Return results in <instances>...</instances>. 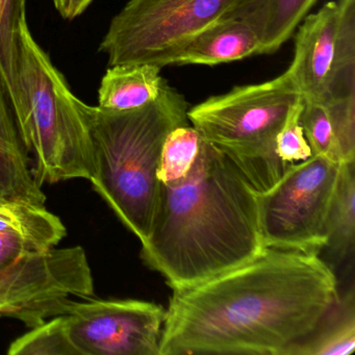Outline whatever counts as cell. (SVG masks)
<instances>
[{"mask_svg": "<svg viewBox=\"0 0 355 355\" xmlns=\"http://www.w3.org/2000/svg\"><path fill=\"white\" fill-rule=\"evenodd\" d=\"M259 38L248 24L220 18L193 37L171 66H215L259 55Z\"/></svg>", "mask_w": 355, "mask_h": 355, "instance_id": "7c38bea8", "label": "cell"}, {"mask_svg": "<svg viewBox=\"0 0 355 355\" xmlns=\"http://www.w3.org/2000/svg\"><path fill=\"white\" fill-rule=\"evenodd\" d=\"M329 251L338 261H344L354 249L355 239V162L340 164L336 192L326 221Z\"/></svg>", "mask_w": 355, "mask_h": 355, "instance_id": "2e32d148", "label": "cell"}, {"mask_svg": "<svg viewBox=\"0 0 355 355\" xmlns=\"http://www.w3.org/2000/svg\"><path fill=\"white\" fill-rule=\"evenodd\" d=\"M340 163L311 155L291 164L282 178L257 193L259 230L265 248L320 254L327 243L326 221Z\"/></svg>", "mask_w": 355, "mask_h": 355, "instance_id": "52a82bcc", "label": "cell"}, {"mask_svg": "<svg viewBox=\"0 0 355 355\" xmlns=\"http://www.w3.org/2000/svg\"><path fill=\"white\" fill-rule=\"evenodd\" d=\"M92 145L93 189L120 221L144 244L150 234L166 138L189 124V105L166 82L153 103L123 112L105 111L78 99Z\"/></svg>", "mask_w": 355, "mask_h": 355, "instance_id": "3957f363", "label": "cell"}, {"mask_svg": "<svg viewBox=\"0 0 355 355\" xmlns=\"http://www.w3.org/2000/svg\"><path fill=\"white\" fill-rule=\"evenodd\" d=\"M41 187L22 144L0 140V201L45 205L46 195Z\"/></svg>", "mask_w": 355, "mask_h": 355, "instance_id": "e0dca14e", "label": "cell"}, {"mask_svg": "<svg viewBox=\"0 0 355 355\" xmlns=\"http://www.w3.org/2000/svg\"><path fill=\"white\" fill-rule=\"evenodd\" d=\"M239 0H130L110 22L99 51L109 66H171L199 32L223 17Z\"/></svg>", "mask_w": 355, "mask_h": 355, "instance_id": "8992f818", "label": "cell"}, {"mask_svg": "<svg viewBox=\"0 0 355 355\" xmlns=\"http://www.w3.org/2000/svg\"><path fill=\"white\" fill-rule=\"evenodd\" d=\"M9 355H76L64 323V315L32 328L10 345Z\"/></svg>", "mask_w": 355, "mask_h": 355, "instance_id": "ffe728a7", "label": "cell"}, {"mask_svg": "<svg viewBox=\"0 0 355 355\" xmlns=\"http://www.w3.org/2000/svg\"><path fill=\"white\" fill-rule=\"evenodd\" d=\"M340 299L318 253L266 248L234 269L173 290L161 355H292Z\"/></svg>", "mask_w": 355, "mask_h": 355, "instance_id": "6da1fadb", "label": "cell"}, {"mask_svg": "<svg viewBox=\"0 0 355 355\" xmlns=\"http://www.w3.org/2000/svg\"><path fill=\"white\" fill-rule=\"evenodd\" d=\"M257 192L202 139L190 173L159 184L145 265L173 290L190 288L248 263L265 250Z\"/></svg>", "mask_w": 355, "mask_h": 355, "instance_id": "7a4b0ae2", "label": "cell"}, {"mask_svg": "<svg viewBox=\"0 0 355 355\" xmlns=\"http://www.w3.org/2000/svg\"><path fill=\"white\" fill-rule=\"evenodd\" d=\"M93 295L92 270L80 246L53 248L0 268V318L30 328L65 315L73 297Z\"/></svg>", "mask_w": 355, "mask_h": 355, "instance_id": "ba28073f", "label": "cell"}, {"mask_svg": "<svg viewBox=\"0 0 355 355\" xmlns=\"http://www.w3.org/2000/svg\"><path fill=\"white\" fill-rule=\"evenodd\" d=\"M318 0H239L222 18L248 24L259 38V55H272L295 34Z\"/></svg>", "mask_w": 355, "mask_h": 355, "instance_id": "4fadbf2b", "label": "cell"}, {"mask_svg": "<svg viewBox=\"0 0 355 355\" xmlns=\"http://www.w3.org/2000/svg\"><path fill=\"white\" fill-rule=\"evenodd\" d=\"M11 107L22 146L34 155L33 170L41 186L90 180L92 145L78 98L33 37L26 12L19 22L17 91Z\"/></svg>", "mask_w": 355, "mask_h": 355, "instance_id": "277c9868", "label": "cell"}, {"mask_svg": "<svg viewBox=\"0 0 355 355\" xmlns=\"http://www.w3.org/2000/svg\"><path fill=\"white\" fill-rule=\"evenodd\" d=\"M304 107L301 98L291 110L276 141V151L286 165L304 161L313 155L311 147L303 134L300 124V116Z\"/></svg>", "mask_w": 355, "mask_h": 355, "instance_id": "7402d4cb", "label": "cell"}, {"mask_svg": "<svg viewBox=\"0 0 355 355\" xmlns=\"http://www.w3.org/2000/svg\"><path fill=\"white\" fill-rule=\"evenodd\" d=\"M67 234L45 205L0 201V268L55 248Z\"/></svg>", "mask_w": 355, "mask_h": 355, "instance_id": "8fae6325", "label": "cell"}, {"mask_svg": "<svg viewBox=\"0 0 355 355\" xmlns=\"http://www.w3.org/2000/svg\"><path fill=\"white\" fill-rule=\"evenodd\" d=\"M166 309L134 300L73 301L64 315L76 355H161Z\"/></svg>", "mask_w": 355, "mask_h": 355, "instance_id": "9c48e42d", "label": "cell"}, {"mask_svg": "<svg viewBox=\"0 0 355 355\" xmlns=\"http://www.w3.org/2000/svg\"><path fill=\"white\" fill-rule=\"evenodd\" d=\"M302 98L288 72L257 85L236 87L225 94L189 107L188 120L257 193L270 190L288 165L276 141L292 107Z\"/></svg>", "mask_w": 355, "mask_h": 355, "instance_id": "5b68a950", "label": "cell"}, {"mask_svg": "<svg viewBox=\"0 0 355 355\" xmlns=\"http://www.w3.org/2000/svg\"><path fill=\"white\" fill-rule=\"evenodd\" d=\"M53 3L57 11L59 12L60 14H62L64 8H65L66 0H53Z\"/></svg>", "mask_w": 355, "mask_h": 355, "instance_id": "d4e9b609", "label": "cell"}, {"mask_svg": "<svg viewBox=\"0 0 355 355\" xmlns=\"http://www.w3.org/2000/svg\"><path fill=\"white\" fill-rule=\"evenodd\" d=\"M161 70L150 64L111 66L101 80L97 107L105 111L123 112L153 103L166 84Z\"/></svg>", "mask_w": 355, "mask_h": 355, "instance_id": "5bb4252c", "label": "cell"}, {"mask_svg": "<svg viewBox=\"0 0 355 355\" xmlns=\"http://www.w3.org/2000/svg\"><path fill=\"white\" fill-rule=\"evenodd\" d=\"M300 124L313 155H322L342 164L331 121L322 103L304 101Z\"/></svg>", "mask_w": 355, "mask_h": 355, "instance_id": "44dd1931", "label": "cell"}, {"mask_svg": "<svg viewBox=\"0 0 355 355\" xmlns=\"http://www.w3.org/2000/svg\"><path fill=\"white\" fill-rule=\"evenodd\" d=\"M12 113L13 112L10 109L7 91L0 76V140L13 144H22Z\"/></svg>", "mask_w": 355, "mask_h": 355, "instance_id": "603a6c76", "label": "cell"}, {"mask_svg": "<svg viewBox=\"0 0 355 355\" xmlns=\"http://www.w3.org/2000/svg\"><path fill=\"white\" fill-rule=\"evenodd\" d=\"M93 0H66L65 8L61 16L64 19L72 20L82 15Z\"/></svg>", "mask_w": 355, "mask_h": 355, "instance_id": "cb8c5ba5", "label": "cell"}, {"mask_svg": "<svg viewBox=\"0 0 355 355\" xmlns=\"http://www.w3.org/2000/svg\"><path fill=\"white\" fill-rule=\"evenodd\" d=\"M355 348L354 288H351L324 317L315 331L292 355H351Z\"/></svg>", "mask_w": 355, "mask_h": 355, "instance_id": "9a60e30c", "label": "cell"}, {"mask_svg": "<svg viewBox=\"0 0 355 355\" xmlns=\"http://www.w3.org/2000/svg\"><path fill=\"white\" fill-rule=\"evenodd\" d=\"M340 8L328 1L309 14L295 35L294 58L286 70L303 101L322 103L334 68Z\"/></svg>", "mask_w": 355, "mask_h": 355, "instance_id": "30bf717a", "label": "cell"}, {"mask_svg": "<svg viewBox=\"0 0 355 355\" xmlns=\"http://www.w3.org/2000/svg\"><path fill=\"white\" fill-rule=\"evenodd\" d=\"M200 134L190 123L170 132L162 150L157 178L162 184L184 180L194 166L200 151Z\"/></svg>", "mask_w": 355, "mask_h": 355, "instance_id": "ac0fdd59", "label": "cell"}, {"mask_svg": "<svg viewBox=\"0 0 355 355\" xmlns=\"http://www.w3.org/2000/svg\"><path fill=\"white\" fill-rule=\"evenodd\" d=\"M26 0H0V76L10 105L17 91L19 22L26 12Z\"/></svg>", "mask_w": 355, "mask_h": 355, "instance_id": "d6986e66", "label": "cell"}]
</instances>
